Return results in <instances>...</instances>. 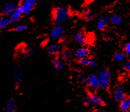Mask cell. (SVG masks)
I'll list each match as a JSON object with an SVG mask.
<instances>
[{
    "instance_id": "6da1fadb",
    "label": "cell",
    "mask_w": 130,
    "mask_h": 112,
    "mask_svg": "<svg viewBox=\"0 0 130 112\" xmlns=\"http://www.w3.org/2000/svg\"><path fill=\"white\" fill-rule=\"evenodd\" d=\"M52 21L56 25L66 22L71 18V13L70 9L67 7L58 6L53 8L51 12Z\"/></svg>"
},
{
    "instance_id": "7a4b0ae2",
    "label": "cell",
    "mask_w": 130,
    "mask_h": 112,
    "mask_svg": "<svg viewBox=\"0 0 130 112\" xmlns=\"http://www.w3.org/2000/svg\"><path fill=\"white\" fill-rule=\"evenodd\" d=\"M97 76L99 80L100 88L103 91H107L109 89L111 82V72L109 69L105 68L98 72Z\"/></svg>"
},
{
    "instance_id": "3957f363",
    "label": "cell",
    "mask_w": 130,
    "mask_h": 112,
    "mask_svg": "<svg viewBox=\"0 0 130 112\" xmlns=\"http://www.w3.org/2000/svg\"><path fill=\"white\" fill-rule=\"evenodd\" d=\"M23 14L28 15L35 9L38 4L37 0H25L20 2Z\"/></svg>"
},
{
    "instance_id": "277c9868",
    "label": "cell",
    "mask_w": 130,
    "mask_h": 112,
    "mask_svg": "<svg viewBox=\"0 0 130 112\" xmlns=\"http://www.w3.org/2000/svg\"><path fill=\"white\" fill-rule=\"evenodd\" d=\"M59 57L65 63H70L73 59V52L68 47H64L60 51Z\"/></svg>"
},
{
    "instance_id": "5b68a950",
    "label": "cell",
    "mask_w": 130,
    "mask_h": 112,
    "mask_svg": "<svg viewBox=\"0 0 130 112\" xmlns=\"http://www.w3.org/2000/svg\"><path fill=\"white\" fill-rule=\"evenodd\" d=\"M23 13L22 9L20 3L17 5L16 8L14 10L11 15L9 17V19L11 24H14L20 20L23 17Z\"/></svg>"
},
{
    "instance_id": "8992f818",
    "label": "cell",
    "mask_w": 130,
    "mask_h": 112,
    "mask_svg": "<svg viewBox=\"0 0 130 112\" xmlns=\"http://www.w3.org/2000/svg\"><path fill=\"white\" fill-rule=\"evenodd\" d=\"M88 84V86L94 92L100 88L99 80L97 75L95 74H91L87 77Z\"/></svg>"
},
{
    "instance_id": "52a82bcc",
    "label": "cell",
    "mask_w": 130,
    "mask_h": 112,
    "mask_svg": "<svg viewBox=\"0 0 130 112\" xmlns=\"http://www.w3.org/2000/svg\"><path fill=\"white\" fill-rule=\"evenodd\" d=\"M17 5L15 2H5L2 6V13L3 16L9 17L15 10Z\"/></svg>"
},
{
    "instance_id": "ba28073f",
    "label": "cell",
    "mask_w": 130,
    "mask_h": 112,
    "mask_svg": "<svg viewBox=\"0 0 130 112\" xmlns=\"http://www.w3.org/2000/svg\"><path fill=\"white\" fill-rule=\"evenodd\" d=\"M12 76L14 84L16 86H18L23 79V71L20 66H17L14 68Z\"/></svg>"
},
{
    "instance_id": "9c48e42d",
    "label": "cell",
    "mask_w": 130,
    "mask_h": 112,
    "mask_svg": "<svg viewBox=\"0 0 130 112\" xmlns=\"http://www.w3.org/2000/svg\"><path fill=\"white\" fill-rule=\"evenodd\" d=\"M127 97V94L125 93L123 89L121 86H118L115 88L114 91V97L117 103H121Z\"/></svg>"
},
{
    "instance_id": "30bf717a",
    "label": "cell",
    "mask_w": 130,
    "mask_h": 112,
    "mask_svg": "<svg viewBox=\"0 0 130 112\" xmlns=\"http://www.w3.org/2000/svg\"><path fill=\"white\" fill-rule=\"evenodd\" d=\"M91 51L86 47H82L76 51L75 57L77 59L80 60L90 58Z\"/></svg>"
},
{
    "instance_id": "8fae6325",
    "label": "cell",
    "mask_w": 130,
    "mask_h": 112,
    "mask_svg": "<svg viewBox=\"0 0 130 112\" xmlns=\"http://www.w3.org/2000/svg\"><path fill=\"white\" fill-rule=\"evenodd\" d=\"M52 62L54 68L56 72H60L64 69L66 63L60 58L59 56L55 57L53 58Z\"/></svg>"
},
{
    "instance_id": "7c38bea8",
    "label": "cell",
    "mask_w": 130,
    "mask_h": 112,
    "mask_svg": "<svg viewBox=\"0 0 130 112\" xmlns=\"http://www.w3.org/2000/svg\"><path fill=\"white\" fill-rule=\"evenodd\" d=\"M109 18L105 16H101L98 18L97 28L100 31H104L109 25Z\"/></svg>"
},
{
    "instance_id": "4fadbf2b",
    "label": "cell",
    "mask_w": 130,
    "mask_h": 112,
    "mask_svg": "<svg viewBox=\"0 0 130 112\" xmlns=\"http://www.w3.org/2000/svg\"><path fill=\"white\" fill-rule=\"evenodd\" d=\"M88 96L92 100L95 105L99 106H104L106 105V103L101 97L98 96L94 92H88Z\"/></svg>"
},
{
    "instance_id": "5bb4252c",
    "label": "cell",
    "mask_w": 130,
    "mask_h": 112,
    "mask_svg": "<svg viewBox=\"0 0 130 112\" xmlns=\"http://www.w3.org/2000/svg\"><path fill=\"white\" fill-rule=\"evenodd\" d=\"M74 40L76 43L81 45L82 47H86L88 46V42L86 40V37L83 31H79L76 33L74 35Z\"/></svg>"
},
{
    "instance_id": "9a60e30c",
    "label": "cell",
    "mask_w": 130,
    "mask_h": 112,
    "mask_svg": "<svg viewBox=\"0 0 130 112\" xmlns=\"http://www.w3.org/2000/svg\"><path fill=\"white\" fill-rule=\"evenodd\" d=\"M17 110V101L15 99L11 98L6 102L5 107L2 112H15Z\"/></svg>"
},
{
    "instance_id": "2e32d148",
    "label": "cell",
    "mask_w": 130,
    "mask_h": 112,
    "mask_svg": "<svg viewBox=\"0 0 130 112\" xmlns=\"http://www.w3.org/2000/svg\"><path fill=\"white\" fill-rule=\"evenodd\" d=\"M78 63L79 64V65H81V66L92 67V68L97 67L98 64L97 60L91 58L78 60Z\"/></svg>"
},
{
    "instance_id": "e0dca14e",
    "label": "cell",
    "mask_w": 130,
    "mask_h": 112,
    "mask_svg": "<svg viewBox=\"0 0 130 112\" xmlns=\"http://www.w3.org/2000/svg\"><path fill=\"white\" fill-rule=\"evenodd\" d=\"M61 50V48L60 47V46L57 44H51V45L48 46L46 48L48 54L50 55L55 56V57L59 56Z\"/></svg>"
},
{
    "instance_id": "ac0fdd59",
    "label": "cell",
    "mask_w": 130,
    "mask_h": 112,
    "mask_svg": "<svg viewBox=\"0 0 130 112\" xmlns=\"http://www.w3.org/2000/svg\"><path fill=\"white\" fill-rule=\"evenodd\" d=\"M64 29L62 26H57L52 29L51 32V36L54 39H59L63 36Z\"/></svg>"
},
{
    "instance_id": "d6986e66",
    "label": "cell",
    "mask_w": 130,
    "mask_h": 112,
    "mask_svg": "<svg viewBox=\"0 0 130 112\" xmlns=\"http://www.w3.org/2000/svg\"><path fill=\"white\" fill-rule=\"evenodd\" d=\"M35 52V50L32 46L26 45L23 47V50L22 51V57L25 59L31 57Z\"/></svg>"
},
{
    "instance_id": "ffe728a7",
    "label": "cell",
    "mask_w": 130,
    "mask_h": 112,
    "mask_svg": "<svg viewBox=\"0 0 130 112\" xmlns=\"http://www.w3.org/2000/svg\"><path fill=\"white\" fill-rule=\"evenodd\" d=\"M119 109L122 111L126 112L129 110L130 108V98L127 96L123 101L119 103Z\"/></svg>"
},
{
    "instance_id": "44dd1931",
    "label": "cell",
    "mask_w": 130,
    "mask_h": 112,
    "mask_svg": "<svg viewBox=\"0 0 130 112\" xmlns=\"http://www.w3.org/2000/svg\"><path fill=\"white\" fill-rule=\"evenodd\" d=\"M109 20L113 25L118 26L122 23L123 19L121 16L119 14H114L109 18Z\"/></svg>"
},
{
    "instance_id": "7402d4cb",
    "label": "cell",
    "mask_w": 130,
    "mask_h": 112,
    "mask_svg": "<svg viewBox=\"0 0 130 112\" xmlns=\"http://www.w3.org/2000/svg\"><path fill=\"white\" fill-rule=\"evenodd\" d=\"M10 22L9 17L5 16L0 17V30H3L10 25Z\"/></svg>"
},
{
    "instance_id": "603a6c76",
    "label": "cell",
    "mask_w": 130,
    "mask_h": 112,
    "mask_svg": "<svg viewBox=\"0 0 130 112\" xmlns=\"http://www.w3.org/2000/svg\"><path fill=\"white\" fill-rule=\"evenodd\" d=\"M94 16L95 14L94 13V11L90 9H87L83 13L84 19L86 22H90L92 21Z\"/></svg>"
},
{
    "instance_id": "cb8c5ba5",
    "label": "cell",
    "mask_w": 130,
    "mask_h": 112,
    "mask_svg": "<svg viewBox=\"0 0 130 112\" xmlns=\"http://www.w3.org/2000/svg\"><path fill=\"white\" fill-rule=\"evenodd\" d=\"M125 58H126V55H124L123 52H117L114 53V55H112L113 59L117 62H120V61L123 60Z\"/></svg>"
},
{
    "instance_id": "d4e9b609",
    "label": "cell",
    "mask_w": 130,
    "mask_h": 112,
    "mask_svg": "<svg viewBox=\"0 0 130 112\" xmlns=\"http://www.w3.org/2000/svg\"><path fill=\"white\" fill-rule=\"evenodd\" d=\"M28 29V26L26 25H24V24H21V25H19L16 26L13 29V31H15L16 32H23V31H25L27 30Z\"/></svg>"
},
{
    "instance_id": "484cf974",
    "label": "cell",
    "mask_w": 130,
    "mask_h": 112,
    "mask_svg": "<svg viewBox=\"0 0 130 112\" xmlns=\"http://www.w3.org/2000/svg\"><path fill=\"white\" fill-rule=\"evenodd\" d=\"M83 101H84V103L87 106H93L95 105V104L94 103V102L92 101V100H91L90 97L88 96L85 97V98L83 99Z\"/></svg>"
},
{
    "instance_id": "4316f807",
    "label": "cell",
    "mask_w": 130,
    "mask_h": 112,
    "mask_svg": "<svg viewBox=\"0 0 130 112\" xmlns=\"http://www.w3.org/2000/svg\"><path fill=\"white\" fill-rule=\"evenodd\" d=\"M123 52L124 55L126 56L130 55V43L128 42L125 45L123 49Z\"/></svg>"
},
{
    "instance_id": "83f0119b",
    "label": "cell",
    "mask_w": 130,
    "mask_h": 112,
    "mask_svg": "<svg viewBox=\"0 0 130 112\" xmlns=\"http://www.w3.org/2000/svg\"><path fill=\"white\" fill-rule=\"evenodd\" d=\"M79 81L81 82V83L84 85V86H88V79L87 77L84 76H81L79 77Z\"/></svg>"
},
{
    "instance_id": "f1b7e54d",
    "label": "cell",
    "mask_w": 130,
    "mask_h": 112,
    "mask_svg": "<svg viewBox=\"0 0 130 112\" xmlns=\"http://www.w3.org/2000/svg\"><path fill=\"white\" fill-rule=\"evenodd\" d=\"M123 68L125 71L127 72H129L130 71V60H126V62L123 64Z\"/></svg>"
},
{
    "instance_id": "f546056e",
    "label": "cell",
    "mask_w": 130,
    "mask_h": 112,
    "mask_svg": "<svg viewBox=\"0 0 130 112\" xmlns=\"http://www.w3.org/2000/svg\"><path fill=\"white\" fill-rule=\"evenodd\" d=\"M93 112H105V111L101 109H95L93 110Z\"/></svg>"
},
{
    "instance_id": "4dcf8cb0",
    "label": "cell",
    "mask_w": 130,
    "mask_h": 112,
    "mask_svg": "<svg viewBox=\"0 0 130 112\" xmlns=\"http://www.w3.org/2000/svg\"><path fill=\"white\" fill-rule=\"evenodd\" d=\"M126 112H130V110H128V111H127Z\"/></svg>"
}]
</instances>
